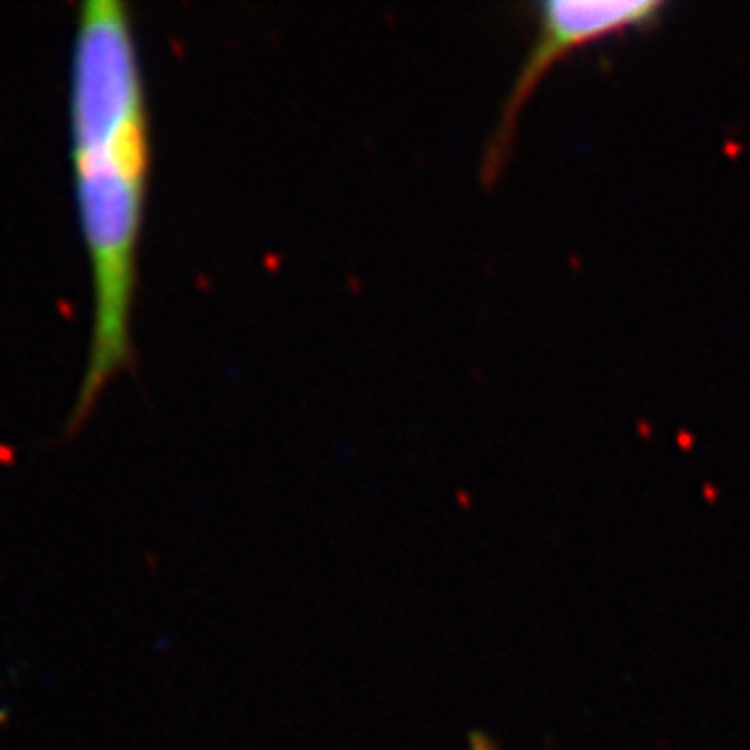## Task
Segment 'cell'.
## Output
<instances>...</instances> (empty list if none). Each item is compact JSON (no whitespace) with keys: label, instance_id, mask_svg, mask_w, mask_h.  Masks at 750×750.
<instances>
[{"label":"cell","instance_id":"cell-1","mask_svg":"<svg viewBox=\"0 0 750 750\" xmlns=\"http://www.w3.org/2000/svg\"><path fill=\"white\" fill-rule=\"evenodd\" d=\"M71 160L93 279V328L71 428L131 362L139 243L151 163L146 88L129 8L86 0L71 56Z\"/></svg>","mask_w":750,"mask_h":750},{"label":"cell","instance_id":"cell-3","mask_svg":"<svg viewBox=\"0 0 750 750\" xmlns=\"http://www.w3.org/2000/svg\"><path fill=\"white\" fill-rule=\"evenodd\" d=\"M471 750H496L493 746H491L486 738H474L471 741Z\"/></svg>","mask_w":750,"mask_h":750},{"label":"cell","instance_id":"cell-2","mask_svg":"<svg viewBox=\"0 0 750 750\" xmlns=\"http://www.w3.org/2000/svg\"><path fill=\"white\" fill-rule=\"evenodd\" d=\"M668 10L665 3H592V0H549L534 5V37L520 71L503 100L500 115L481 160V180L493 184L505 170L520 129V117L532 95L558 61L587 44L643 32L656 27Z\"/></svg>","mask_w":750,"mask_h":750}]
</instances>
